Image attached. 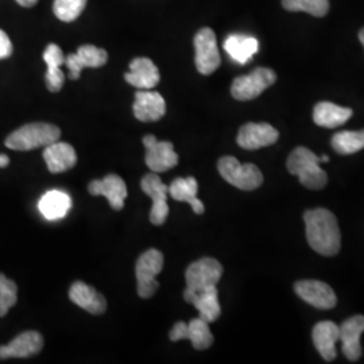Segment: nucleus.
I'll return each mask as SVG.
<instances>
[{
    "label": "nucleus",
    "instance_id": "f3484780",
    "mask_svg": "<svg viewBox=\"0 0 364 364\" xmlns=\"http://www.w3.org/2000/svg\"><path fill=\"white\" fill-rule=\"evenodd\" d=\"M88 192L93 196H105L111 208H123L127 197V186L117 174H108L103 180L92 181L88 185Z\"/></svg>",
    "mask_w": 364,
    "mask_h": 364
},
{
    "label": "nucleus",
    "instance_id": "bb28decb",
    "mask_svg": "<svg viewBox=\"0 0 364 364\" xmlns=\"http://www.w3.org/2000/svg\"><path fill=\"white\" fill-rule=\"evenodd\" d=\"M72 207V198L61 191H50L42 196L38 208L45 219L58 220L66 216Z\"/></svg>",
    "mask_w": 364,
    "mask_h": 364
},
{
    "label": "nucleus",
    "instance_id": "4468645a",
    "mask_svg": "<svg viewBox=\"0 0 364 364\" xmlns=\"http://www.w3.org/2000/svg\"><path fill=\"white\" fill-rule=\"evenodd\" d=\"M279 138V132L269 123H247L237 134V144L246 150H258L272 146Z\"/></svg>",
    "mask_w": 364,
    "mask_h": 364
},
{
    "label": "nucleus",
    "instance_id": "f8f14e48",
    "mask_svg": "<svg viewBox=\"0 0 364 364\" xmlns=\"http://www.w3.org/2000/svg\"><path fill=\"white\" fill-rule=\"evenodd\" d=\"M294 290L305 302L318 309H324V311L332 309L338 302L336 294L332 290V287L321 281H314V279L299 281L294 285Z\"/></svg>",
    "mask_w": 364,
    "mask_h": 364
},
{
    "label": "nucleus",
    "instance_id": "412c9836",
    "mask_svg": "<svg viewBox=\"0 0 364 364\" xmlns=\"http://www.w3.org/2000/svg\"><path fill=\"white\" fill-rule=\"evenodd\" d=\"M338 335V326L332 321H321L313 328V344L326 362H332L333 359H336Z\"/></svg>",
    "mask_w": 364,
    "mask_h": 364
},
{
    "label": "nucleus",
    "instance_id": "6e6552de",
    "mask_svg": "<svg viewBox=\"0 0 364 364\" xmlns=\"http://www.w3.org/2000/svg\"><path fill=\"white\" fill-rule=\"evenodd\" d=\"M223 275L220 262L213 258L196 260L186 269V290L198 291L208 287H218Z\"/></svg>",
    "mask_w": 364,
    "mask_h": 364
},
{
    "label": "nucleus",
    "instance_id": "4be33fe9",
    "mask_svg": "<svg viewBox=\"0 0 364 364\" xmlns=\"http://www.w3.org/2000/svg\"><path fill=\"white\" fill-rule=\"evenodd\" d=\"M43 159L48 165V169L52 173H64L66 170L75 168L77 162V156L75 149L65 142H54L46 146L43 151Z\"/></svg>",
    "mask_w": 364,
    "mask_h": 364
},
{
    "label": "nucleus",
    "instance_id": "423d86ee",
    "mask_svg": "<svg viewBox=\"0 0 364 364\" xmlns=\"http://www.w3.org/2000/svg\"><path fill=\"white\" fill-rule=\"evenodd\" d=\"M277 81L275 72L269 68H257L250 75L235 78L231 95L236 100L247 102L258 97Z\"/></svg>",
    "mask_w": 364,
    "mask_h": 364
},
{
    "label": "nucleus",
    "instance_id": "9d476101",
    "mask_svg": "<svg viewBox=\"0 0 364 364\" xmlns=\"http://www.w3.org/2000/svg\"><path fill=\"white\" fill-rule=\"evenodd\" d=\"M142 191L153 200V208L150 210V221L154 225H162L169 216L168 195L169 186L165 185L158 173L146 174L141 182Z\"/></svg>",
    "mask_w": 364,
    "mask_h": 364
},
{
    "label": "nucleus",
    "instance_id": "393cba45",
    "mask_svg": "<svg viewBox=\"0 0 364 364\" xmlns=\"http://www.w3.org/2000/svg\"><path fill=\"white\" fill-rule=\"evenodd\" d=\"M351 117V108L340 107L329 102L318 103L313 111L314 123L326 129H336L338 126H343Z\"/></svg>",
    "mask_w": 364,
    "mask_h": 364
},
{
    "label": "nucleus",
    "instance_id": "b1692460",
    "mask_svg": "<svg viewBox=\"0 0 364 364\" xmlns=\"http://www.w3.org/2000/svg\"><path fill=\"white\" fill-rule=\"evenodd\" d=\"M43 60L48 65L46 72V87L50 92H60L65 82V75L61 70V65L65 64V55L60 46L50 43L43 53Z\"/></svg>",
    "mask_w": 364,
    "mask_h": 364
},
{
    "label": "nucleus",
    "instance_id": "a878e982",
    "mask_svg": "<svg viewBox=\"0 0 364 364\" xmlns=\"http://www.w3.org/2000/svg\"><path fill=\"white\" fill-rule=\"evenodd\" d=\"M197 192H198V183L195 177L177 178L170 183L169 195L173 200L188 203L195 213L203 215L205 208L203 201H200V198L197 197Z\"/></svg>",
    "mask_w": 364,
    "mask_h": 364
},
{
    "label": "nucleus",
    "instance_id": "1a4fd4ad",
    "mask_svg": "<svg viewBox=\"0 0 364 364\" xmlns=\"http://www.w3.org/2000/svg\"><path fill=\"white\" fill-rule=\"evenodd\" d=\"M146 147V165L153 173H164L178 165V154L174 151L171 142L158 141L154 135H146L144 138Z\"/></svg>",
    "mask_w": 364,
    "mask_h": 364
},
{
    "label": "nucleus",
    "instance_id": "f03ea898",
    "mask_svg": "<svg viewBox=\"0 0 364 364\" xmlns=\"http://www.w3.org/2000/svg\"><path fill=\"white\" fill-rule=\"evenodd\" d=\"M321 156H316L306 147H297L287 158V170L299 177V182L313 191L323 189L328 182L326 170L320 166Z\"/></svg>",
    "mask_w": 364,
    "mask_h": 364
},
{
    "label": "nucleus",
    "instance_id": "f704fd0d",
    "mask_svg": "<svg viewBox=\"0 0 364 364\" xmlns=\"http://www.w3.org/2000/svg\"><path fill=\"white\" fill-rule=\"evenodd\" d=\"M10 164V158L6 154H0V168H7Z\"/></svg>",
    "mask_w": 364,
    "mask_h": 364
},
{
    "label": "nucleus",
    "instance_id": "473e14b6",
    "mask_svg": "<svg viewBox=\"0 0 364 364\" xmlns=\"http://www.w3.org/2000/svg\"><path fill=\"white\" fill-rule=\"evenodd\" d=\"M13 54V43L9 38V36L0 30V60L9 58Z\"/></svg>",
    "mask_w": 364,
    "mask_h": 364
},
{
    "label": "nucleus",
    "instance_id": "72a5a7b5",
    "mask_svg": "<svg viewBox=\"0 0 364 364\" xmlns=\"http://www.w3.org/2000/svg\"><path fill=\"white\" fill-rule=\"evenodd\" d=\"M38 0H16L18 4H21L22 7H33L37 4Z\"/></svg>",
    "mask_w": 364,
    "mask_h": 364
},
{
    "label": "nucleus",
    "instance_id": "c85d7f7f",
    "mask_svg": "<svg viewBox=\"0 0 364 364\" xmlns=\"http://www.w3.org/2000/svg\"><path fill=\"white\" fill-rule=\"evenodd\" d=\"M332 147L338 154H355L364 149V130L341 131L333 135Z\"/></svg>",
    "mask_w": 364,
    "mask_h": 364
},
{
    "label": "nucleus",
    "instance_id": "0eeeda50",
    "mask_svg": "<svg viewBox=\"0 0 364 364\" xmlns=\"http://www.w3.org/2000/svg\"><path fill=\"white\" fill-rule=\"evenodd\" d=\"M195 49L197 70L204 76L212 75L221 63L216 36L212 28L204 27L196 34Z\"/></svg>",
    "mask_w": 364,
    "mask_h": 364
},
{
    "label": "nucleus",
    "instance_id": "c756f323",
    "mask_svg": "<svg viewBox=\"0 0 364 364\" xmlns=\"http://www.w3.org/2000/svg\"><path fill=\"white\" fill-rule=\"evenodd\" d=\"M282 6L287 11H304L317 18L326 16L329 11V0H282Z\"/></svg>",
    "mask_w": 364,
    "mask_h": 364
},
{
    "label": "nucleus",
    "instance_id": "aec40b11",
    "mask_svg": "<svg viewBox=\"0 0 364 364\" xmlns=\"http://www.w3.org/2000/svg\"><path fill=\"white\" fill-rule=\"evenodd\" d=\"M124 78L135 88L153 90L159 82V70L150 58L139 57L131 61L130 72Z\"/></svg>",
    "mask_w": 364,
    "mask_h": 364
},
{
    "label": "nucleus",
    "instance_id": "cd10ccee",
    "mask_svg": "<svg viewBox=\"0 0 364 364\" xmlns=\"http://www.w3.org/2000/svg\"><path fill=\"white\" fill-rule=\"evenodd\" d=\"M224 49L236 63L246 64L252 58V55L258 52L259 42L254 37L234 34L225 39Z\"/></svg>",
    "mask_w": 364,
    "mask_h": 364
},
{
    "label": "nucleus",
    "instance_id": "2eb2a0df",
    "mask_svg": "<svg viewBox=\"0 0 364 364\" xmlns=\"http://www.w3.org/2000/svg\"><path fill=\"white\" fill-rule=\"evenodd\" d=\"M108 61V54L105 49H99L93 45H82L76 53L65 57V66L69 70V77L77 80L80 73L85 68H100Z\"/></svg>",
    "mask_w": 364,
    "mask_h": 364
},
{
    "label": "nucleus",
    "instance_id": "20e7f679",
    "mask_svg": "<svg viewBox=\"0 0 364 364\" xmlns=\"http://www.w3.org/2000/svg\"><path fill=\"white\" fill-rule=\"evenodd\" d=\"M218 169L221 177L242 191L258 189L263 182V174L254 164H240L234 156H223Z\"/></svg>",
    "mask_w": 364,
    "mask_h": 364
},
{
    "label": "nucleus",
    "instance_id": "a211bd4d",
    "mask_svg": "<svg viewBox=\"0 0 364 364\" xmlns=\"http://www.w3.org/2000/svg\"><path fill=\"white\" fill-rule=\"evenodd\" d=\"M166 112V105L161 93L158 92H136L134 103V115L141 122H156L164 117Z\"/></svg>",
    "mask_w": 364,
    "mask_h": 364
},
{
    "label": "nucleus",
    "instance_id": "e433bc0d",
    "mask_svg": "<svg viewBox=\"0 0 364 364\" xmlns=\"http://www.w3.org/2000/svg\"><path fill=\"white\" fill-rule=\"evenodd\" d=\"M328 161H329V156H321V162H328Z\"/></svg>",
    "mask_w": 364,
    "mask_h": 364
},
{
    "label": "nucleus",
    "instance_id": "6ab92c4d",
    "mask_svg": "<svg viewBox=\"0 0 364 364\" xmlns=\"http://www.w3.org/2000/svg\"><path fill=\"white\" fill-rule=\"evenodd\" d=\"M43 347V338L36 331L23 332L14 338L9 346L0 347V359L28 358L37 355Z\"/></svg>",
    "mask_w": 364,
    "mask_h": 364
},
{
    "label": "nucleus",
    "instance_id": "2f4dec72",
    "mask_svg": "<svg viewBox=\"0 0 364 364\" xmlns=\"http://www.w3.org/2000/svg\"><path fill=\"white\" fill-rule=\"evenodd\" d=\"M18 301L16 284L0 274V317L6 316Z\"/></svg>",
    "mask_w": 364,
    "mask_h": 364
},
{
    "label": "nucleus",
    "instance_id": "dca6fc26",
    "mask_svg": "<svg viewBox=\"0 0 364 364\" xmlns=\"http://www.w3.org/2000/svg\"><path fill=\"white\" fill-rule=\"evenodd\" d=\"M183 299L188 304H192L200 313V317L207 323H215L221 314L220 302L218 296V287H208L198 291H183Z\"/></svg>",
    "mask_w": 364,
    "mask_h": 364
},
{
    "label": "nucleus",
    "instance_id": "5701e85b",
    "mask_svg": "<svg viewBox=\"0 0 364 364\" xmlns=\"http://www.w3.org/2000/svg\"><path fill=\"white\" fill-rule=\"evenodd\" d=\"M69 299L77 306L92 314H102L107 309V301L103 294L80 281L75 282L70 287Z\"/></svg>",
    "mask_w": 364,
    "mask_h": 364
},
{
    "label": "nucleus",
    "instance_id": "f257e3e1",
    "mask_svg": "<svg viewBox=\"0 0 364 364\" xmlns=\"http://www.w3.org/2000/svg\"><path fill=\"white\" fill-rule=\"evenodd\" d=\"M304 221L309 246L324 257L336 255L341 246L336 216L326 208L309 209L304 213Z\"/></svg>",
    "mask_w": 364,
    "mask_h": 364
},
{
    "label": "nucleus",
    "instance_id": "7c9ffc66",
    "mask_svg": "<svg viewBox=\"0 0 364 364\" xmlns=\"http://www.w3.org/2000/svg\"><path fill=\"white\" fill-rule=\"evenodd\" d=\"M87 6V0H54L53 11L63 22L76 21Z\"/></svg>",
    "mask_w": 364,
    "mask_h": 364
},
{
    "label": "nucleus",
    "instance_id": "ddd939ff",
    "mask_svg": "<svg viewBox=\"0 0 364 364\" xmlns=\"http://www.w3.org/2000/svg\"><path fill=\"white\" fill-rule=\"evenodd\" d=\"M338 341H341L344 356L351 362H358L362 356L360 336L364 332V316H352L341 326H338Z\"/></svg>",
    "mask_w": 364,
    "mask_h": 364
},
{
    "label": "nucleus",
    "instance_id": "c9c22d12",
    "mask_svg": "<svg viewBox=\"0 0 364 364\" xmlns=\"http://www.w3.org/2000/svg\"><path fill=\"white\" fill-rule=\"evenodd\" d=\"M359 39H360V42H362V45H363L364 48V28H362L360 33H359Z\"/></svg>",
    "mask_w": 364,
    "mask_h": 364
},
{
    "label": "nucleus",
    "instance_id": "7ed1b4c3",
    "mask_svg": "<svg viewBox=\"0 0 364 364\" xmlns=\"http://www.w3.org/2000/svg\"><path fill=\"white\" fill-rule=\"evenodd\" d=\"M61 130L49 123H30L13 134L6 139V146L11 150L27 151L38 147H46L60 139Z\"/></svg>",
    "mask_w": 364,
    "mask_h": 364
},
{
    "label": "nucleus",
    "instance_id": "39448f33",
    "mask_svg": "<svg viewBox=\"0 0 364 364\" xmlns=\"http://www.w3.org/2000/svg\"><path fill=\"white\" fill-rule=\"evenodd\" d=\"M164 255L156 248L147 250L136 262L135 273L138 282V294L142 299H150L158 290L156 275L162 272Z\"/></svg>",
    "mask_w": 364,
    "mask_h": 364
},
{
    "label": "nucleus",
    "instance_id": "9b49d317",
    "mask_svg": "<svg viewBox=\"0 0 364 364\" xmlns=\"http://www.w3.org/2000/svg\"><path fill=\"white\" fill-rule=\"evenodd\" d=\"M169 338L171 341L189 340L193 348L198 351L209 348L215 340L209 329V323L203 320L201 317L191 320L188 324L182 321L177 323L170 331Z\"/></svg>",
    "mask_w": 364,
    "mask_h": 364
}]
</instances>
